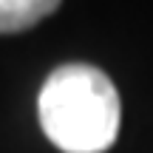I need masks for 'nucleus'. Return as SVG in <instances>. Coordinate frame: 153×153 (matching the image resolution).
Here are the masks:
<instances>
[{"mask_svg": "<svg viewBox=\"0 0 153 153\" xmlns=\"http://www.w3.org/2000/svg\"><path fill=\"white\" fill-rule=\"evenodd\" d=\"M37 116L62 153H105L119 136L122 105L111 76L88 62H68L45 76Z\"/></svg>", "mask_w": 153, "mask_h": 153, "instance_id": "obj_1", "label": "nucleus"}, {"mask_svg": "<svg viewBox=\"0 0 153 153\" xmlns=\"http://www.w3.org/2000/svg\"><path fill=\"white\" fill-rule=\"evenodd\" d=\"M62 0H0V34H17L28 31L54 14Z\"/></svg>", "mask_w": 153, "mask_h": 153, "instance_id": "obj_2", "label": "nucleus"}]
</instances>
